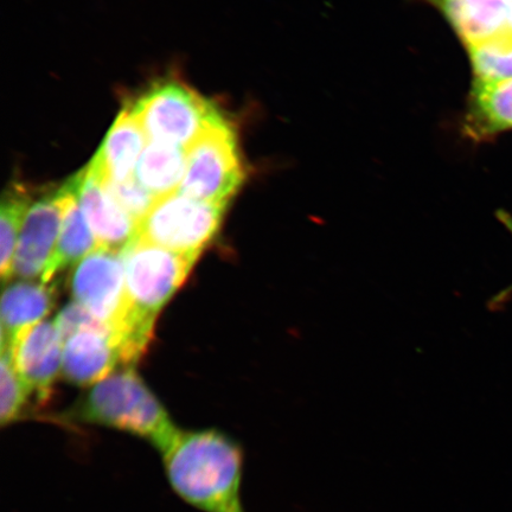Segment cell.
<instances>
[{
    "label": "cell",
    "mask_w": 512,
    "mask_h": 512,
    "mask_svg": "<svg viewBox=\"0 0 512 512\" xmlns=\"http://www.w3.org/2000/svg\"><path fill=\"white\" fill-rule=\"evenodd\" d=\"M172 491L202 512H246L242 502L245 452L217 430L182 431L160 453Z\"/></svg>",
    "instance_id": "6da1fadb"
},
{
    "label": "cell",
    "mask_w": 512,
    "mask_h": 512,
    "mask_svg": "<svg viewBox=\"0 0 512 512\" xmlns=\"http://www.w3.org/2000/svg\"><path fill=\"white\" fill-rule=\"evenodd\" d=\"M62 419L131 434L147 441L159 453L181 432L132 368L96 383Z\"/></svg>",
    "instance_id": "7a4b0ae2"
},
{
    "label": "cell",
    "mask_w": 512,
    "mask_h": 512,
    "mask_svg": "<svg viewBox=\"0 0 512 512\" xmlns=\"http://www.w3.org/2000/svg\"><path fill=\"white\" fill-rule=\"evenodd\" d=\"M70 288L74 302L110 326L119 339L123 363L137 362L149 343L134 324L121 253L99 248L86 256L75 267Z\"/></svg>",
    "instance_id": "3957f363"
},
{
    "label": "cell",
    "mask_w": 512,
    "mask_h": 512,
    "mask_svg": "<svg viewBox=\"0 0 512 512\" xmlns=\"http://www.w3.org/2000/svg\"><path fill=\"white\" fill-rule=\"evenodd\" d=\"M127 107L149 142L185 150L224 118L209 100L176 81L156 83Z\"/></svg>",
    "instance_id": "277c9868"
},
{
    "label": "cell",
    "mask_w": 512,
    "mask_h": 512,
    "mask_svg": "<svg viewBox=\"0 0 512 512\" xmlns=\"http://www.w3.org/2000/svg\"><path fill=\"white\" fill-rule=\"evenodd\" d=\"M120 253L134 324L152 335L159 311L187 280L198 258L138 239Z\"/></svg>",
    "instance_id": "5b68a950"
},
{
    "label": "cell",
    "mask_w": 512,
    "mask_h": 512,
    "mask_svg": "<svg viewBox=\"0 0 512 512\" xmlns=\"http://www.w3.org/2000/svg\"><path fill=\"white\" fill-rule=\"evenodd\" d=\"M245 178L236 133L223 118L188 147L187 169L178 192L192 200L228 207Z\"/></svg>",
    "instance_id": "8992f818"
},
{
    "label": "cell",
    "mask_w": 512,
    "mask_h": 512,
    "mask_svg": "<svg viewBox=\"0 0 512 512\" xmlns=\"http://www.w3.org/2000/svg\"><path fill=\"white\" fill-rule=\"evenodd\" d=\"M226 206L179 194L158 198L142 221L137 239L185 255H201L219 232Z\"/></svg>",
    "instance_id": "52a82bcc"
},
{
    "label": "cell",
    "mask_w": 512,
    "mask_h": 512,
    "mask_svg": "<svg viewBox=\"0 0 512 512\" xmlns=\"http://www.w3.org/2000/svg\"><path fill=\"white\" fill-rule=\"evenodd\" d=\"M63 345L59 329L50 320L28 326L12 339L10 350L17 373L41 403L49 399L62 371Z\"/></svg>",
    "instance_id": "ba28073f"
},
{
    "label": "cell",
    "mask_w": 512,
    "mask_h": 512,
    "mask_svg": "<svg viewBox=\"0 0 512 512\" xmlns=\"http://www.w3.org/2000/svg\"><path fill=\"white\" fill-rule=\"evenodd\" d=\"M61 189L30 206L19 233L12 275L24 279L43 277L61 233Z\"/></svg>",
    "instance_id": "9c48e42d"
},
{
    "label": "cell",
    "mask_w": 512,
    "mask_h": 512,
    "mask_svg": "<svg viewBox=\"0 0 512 512\" xmlns=\"http://www.w3.org/2000/svg\"><path fill=\"white\" fill-rule=\"evenodd\" d=\"M69 182L100 248L121 252L137 239L139 223L119 206L105 185L87 168Z\"/></svg>",
    "instance_id": "30bf717a"
},
{
    "label": "cell",
    "mask_w": 512,
    "mask_h": 512,
    "mask_svg": "<svg viewBox=\"0 0 512 512\" xmlns=\"http://www.w3.org/2000/svg\"><path fill=\"white\" fill-rule=\"evenodd\" d=\"M123 355L112 331L83 330L64 341L62 374L76 386H91L107 379Z\"/></svg>",
    "instance_id": "8fae6325"
},
{
    "label": "cell",
    "mask_w": 512,
    "mask_h": 512,
    "mask_svg": "<svg viewBox=\"0 0 512 512\" xmlns=\"http://www.w3.org/2000/svg\"><path fill=\"white\" fill-rule=\"evenodd\" d=\"M147 140L127 106L118 115L91 164L89 172L100 182H125L134 177Z\"/></svg>",
    "instance_id": "7c38bea8"
},
{
    "label": "cell",
    "mask_w": 512,
    "mask_h": 512,
    "mask_svg": "<svg viewBox=\"0 0 512 512\" xmlns=\"http://www.w3.org/2000/svg\"><path fill=\"white\" fill-rule=\"evenodd\" d=\"M444 12L466 48L508 31L512 0H428Z\"/></svg>",
    "instance_id": "4fadbf2b"
},
{
    "label": "cell",
    "mask_w": 512,
    "mask_h": 512,
    "mask_svg": "<svg viewBox=\"0 0 512 512\" xmlns=\"http://www.w3.org/2000/svg\"><path fill=\"white\" fill-rule=\"evenodd\" d=\"M60 189L63 200L62 227L53 256L43 273L42 281L46 284L64 268L79 264L86 256L100 248L72 184L68 181Z\"/></svg>",
    "instance_id": "5bb4252c"
},
{
    "label": "cell",
    "mask_w": 512,
    "mask_h": 512,
    "mask_svg": "<svg viewBox=\"0 0 512 512\" xmlns=\"http://www.w3.org/2000/svg\"><path fill=\"white\" fill-rule=\"evenodd\" d=\"M56 287L28 281L5 288L2 298V349L10 348L12 339L24 328L41 323L53 310Z\"/></svg>",
    "instance_id": "9a60e30c"
},
{
    "label": "cell",
    "mask_w": 512,
    "mask_h": 512,
    "mask_svg": "<svg viewBox=\"0 0 512 512\" xmlns=\"http://www.w3.org/2000/svg\"><path fill=\"white\" fill-rule=\"evenodd\" d=\"M467 132L473 138L494 136L512 128V80L473 83Z\"/></svg>",
    "instance_id": "2e32d148"
},
{
    "label": "cell",
    "mask_w": 512,
    "mask_h": 512,
    "mask_svg": "<svg viewBox=\"0 0 512 512\" xmlns=\"http://www.w3.org/2000/svg\"><path fill=\"white\" fill-rule=\"evenodd\" d=\"M187 169V150L149 142L140 156L134 178L152 196L162 198L178 192Z\"/></svg>",
    "instance_id": "e0dca14e"
},
{
    "label": "cell",
    "mask_w": 512,
    "mask_h": 512,
    "mask_svg": "<svg viewBox=\"0 0 512 512\" xmlns=\"http://www.w3.org/2000/svg\"><path fill=\"white\" fill-rule=\"evenodd\" d=\"M30 204V196L21 188L6 191L0 207V273L10 279L19 233Z\"/></svg>",
    "instance_id": "ac0fdd59"
},
{
    "label": "cell",
    "mask_w": 512,
    "mask_h": 512,
    "mask_svg": "<svg viewBox=\"0 0 512 512\" xmlns=\"http://www.w3.org/2000/svg\"><path fill=\"white\" fill-rule=\"evenodd\" d=\"M476 80H512V32L488 38L467 47Z\"/></svg>",
    "instance_id": "d6986e66"
},
{
    "label": "cell",
    "mask_w": 512,
    "mask_h": 512,
    "mask_svg": "<svg viewBox=\"0 0 512 512\" xmlns=\"http://www.w3.org/2000/svg\"><path fill=\"white\" fill-rule=\"evenodd\" d=\"M0 392V422L5 427L23 418L30 395L17 373L10 348L2 349Z\"/></svg>",
    "instance_id": "ffe728a7"
},
{
    "label": "cell",
    "mask_w": 512,
    "mask_h": 512,
    "mask_svg": "<svg viewBox=\"0 0 512 512\" xmlns=\"http://www.w3.org/2000/svg\"><path fill=\"white\" fill-rule=\"evenodd\" d=\"M102 184L105 185V188L119 206L138 223L144 219L153 204L158 200L149 191H146L134 177L125 182H105Z\"/></svg>",
    "instance_id": "44dd1931"
},
{
    "label": "cell",
    "mask_w": 512,
    "mask_h": 512,
    "mask_svg": "<svg viewBox=\"0 0 512 512\" xmlns=\"http://www.w3.org/2000/svg\"><path fill=\"white\" fill-rule=\"evenodd\" d=\"M55 324L60 331L63 342L76 332L83 330L112 331L110 326L100 322L91 312L76 302L63 307L59 316L55 319Z\"/></svg>",
    "instance_id": "7402d4cb"
},
{
    "label": "cell",
    "mask_w": 512,
    "mask_h": 512,
    "mask_svg": "<svg viewBox=\"0 0 512 512\" xmlns=\"http://www.w3.org/2000/svg\"><path fill=\"white\" fill-rule=\"evenodd\" d=\"M497 217H498V220L501 221L504 224V226L508 228L509 232L512 235V216L505 213V211H498ZM511 291H512V286L509 288V290L505 291L504 294H499L498 299L502 300L503 297L507 296V294ZM498 299H496L495 302H497Z\"/></svg>",
    "instance_id": "603a6c76"
},
{
    "label": "cell",
    "mask_w": 512,
    "mask_h": 512,
    "mask_svg": "<svg viewBox=\"0 0 512 512\" xmlns=\"http://www.w3.org/2000/svg\"><path fill=\"white\" fill-rule=\"evenodd\" d=\"M508 31L512 32V11H511V17H510V22H509V28H508Z\"/></svg>",
    "instance_id": "cb8c5ba5"
}]
</instances>
